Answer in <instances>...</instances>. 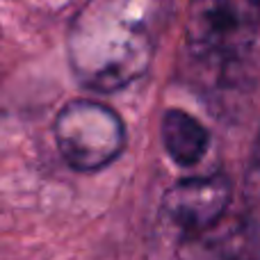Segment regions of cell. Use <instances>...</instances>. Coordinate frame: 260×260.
Returning a JSON list of instances; mask_svg holds the SVG:
<instances>
[{
	"label": "cell",
	"instance_id": "3957f363",
	"mask_svg": "<svg viewBox=\"0 0 260 260\" xmlns=\"http://www.w3.org/2000/svg\"><path fill=\"white\" fill-rule=\"evenodd\" d=\"M55 142L76 171H99L123 151L126 130L112 108L96 101H71L55 119Z\"/></svg>",
	"mask_w": 260,
	"mask_h": 260
},
{
	"label": "cell",
	"instance_id": "6da1fadb",
	"mask_svg": "<svg viewBox=\"0 0 260 260\" xmlns=\"http://www.w3.org/2000/svg\"><path fill=\"white\" fill-rule=\"evenodd\" d=\"M162 0H87L67 37L69 64L80 85L117 91L144 76L155 53Z\"/></svg>",
	"mask_w": 260,
	"mask_h": 260
},
{
	"label": "cell",
	"instance_id": "7a4b0ae2",
	"mask_svg": "<svg viewBox=\"0 0 260 260\" xmlns=\"http://www.w3.org/2000/svg\"><path fill=\"white\" fill-rule=\"evenodd\" d=\"M185 32L201 59H240L258 39L260 0H189Z\"/></svg>",
	"mask_w": 260,
	"mask_h": 260
},
{
	"label": "cell",
	"instance_id": "277c9868",
	"mask_svg": "<svg viewBox=\"0 0 260 260\" xmlns=\"http://www.w3.org/2000/svg\"><path fill=\"white\" fill-rule=\"evenodd\" d=\"M231 201V185L224 176L185 178L171 185L162 199V212L180 233L197 238L221 221Z\"/></svg>",
	"mask_w": 260,
	"mask_h": 260
},
{
	"label": "cell",
	"instance_id": "5b68a950",
	"mask_svg": "<svg viewBox=\"0 0 260 260\" xmlns=\"http://www.w3.org/2000/svg\"><path fill=\"white\" fill-rule=\"evenodd\" d=\"M162 144L169 157L180 167H194L203 160L210 135L201 121L183 110H169L162 119Z\"/></svg>",
	"mask_w": 260,
	"mask_h": 260
}]
</instances>
